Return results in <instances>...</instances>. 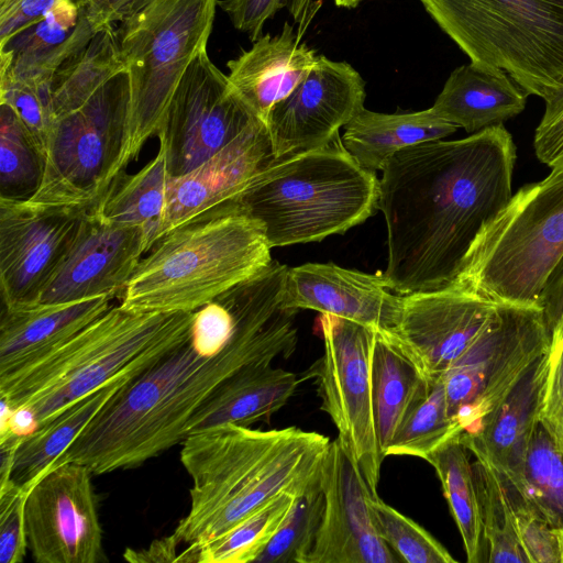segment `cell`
<instances>
[{
  "label": "cell",
  "mask_w": 563,
  "mask_h": 563,
  "mask_svg": "<svg viewBox=\"0 0 563 563\" xmlns=\"http://www.w3.org/2000/svg\"><path fill=\"white\" fill-rule=\"evenodd\" d=\"M365 81L345 62L318 55L313 68L274 104L267 128L275 159L328 146L365 107Z\"/></svg>",
  "instance_id": "obj_17"
},
{
  "label": "cell",
  "mask_w": 563,
  "mask_h": 563,
  "mask_svg": "<svg viewBox=\"0 0 563 563\" xmlns=\"http://www.w3.org/2000/svg\"><path fill=\"white\" fill-rule=\"evenodd\" d=\"M459 128L430 108L416 112L380 113L363 109L345 126L342 144L364 168L383 170L387 162L409 146L443 140Z\"/></svg>",
  "instance_id": "obj_28"
},
{
  "label": "cell",
  "mask_w": 563,
  "mask_h": 563,
  "mask_svg": "<svg viewBox=\"0 0 563 563\" xmlns=\"http://www.w3.org/2000/svg\"><path fill=\"white\" fill-rule=\"evenodd\" d=\"M320 325L323 354L302 378L314 379L320 408L335 426L336 439L371 492L377 495L386 456L377 434L372 394L376 331L328 313H321Z\"/></svg>",
  "instance_id": "obj_11"
},
{
  "label": "cell",
  "mask_w": 563,
  "mask_h": 563,
  "mask_svg": "<svg viewBox=\"0 0 563 563\" xmlns=\"http://www.w3.org/2000/svg\"><path fill=\"white\" fill-rule=\"evenodd\" d=\"M317 56L300 43V33L286 21L280 33L261 35L250 49L230 59L228 79L265 123L274 104L287 97L313 68Z\"/></svg>",
  "instance_id": "obj_23"
},
{
  "label": "cell",
  "mask_w": 563,
  "mask_h": 563,
  "mask_svg": "<svg viewBox=\"0 0 563 563\" xmlns=\"http://www.w3.org/2000/svg\"><path fill=\"white\" fill-rule=\"evenodd\" d=\"M501 302L446 287L402 296L396 325L380 331L429 380L442 378Z\"/></svg>",
  "instance_id": "obj_16"
},
{
  "label": "cell",
  "mask_w": 563,
  "mask_h": 563,
  "mask_svg": "<svg viewBox=\"0 0 563 563\" xmlns=\"http://www.w3.org/2000/svg\"><path fill=\"white\" fill-rule=\"evenodd\" d=\"M288 0H219L218 5L232 25L255 42L263 35L265 22L287 7Z\"/></svg>",
  "instance_id": "obj_45"
},
{
  "label": "cell",
  "mask_w": 563,
  "mask_h": 563,
  "mask_svg": "<svg viewBox=\"0 0 563 563\" xmlns=\"http://www.w3.org/2000/svg\"><path fill=\"white\" fill-rule=\"evenodd\" d=\"M33 486L11 479L0 485V562L21 563L26 554L25 501Z\"/></svg>",
  "instance_id": "obj_43"
},
{
  "label": "cell",
  "mask_w": 563,
  "mask_h": 563,
  "mask_svg": "<svg viewBox=\"0 0 563 563\" xmlns=\"http://www.w3.org/2000/svg\"><path fill=\"white\" fill-rule=\"evenodd\" d=\"M147 252L143 230L89 210L37 302L56 303L123 292Z\"/></svg>",
  "instance_id": "obj_19"
},
{
  "label": "cell",
  "mask_w": 563,
  "mask_h": 563,
  "mask_svg": "<svg viewBox=\"0 0 563 563\" xmlns=\"http://www.w3.org/2000/svg\"><path fill=\"white\" fill-rule=\"evenodd\" d=\"M530 563H563L560 531L551 528L521 489L497 470Z\"/></svg>",
  "instance_id": "obj_41"
},
{
  "label": "cell",
  "mask_w": 563,
  "mask_h": 563,
  "mask_svg": "<svg viewBox=\"0 0 563 563\" xmlns=\"http://www.w3.org/2000/svg\"><path fill=\"white\" fill-rule=\"evenodd\" d=\"M528 96L504 70L471 62L450 74L430 109L473 134L521 113Z\"/></svg>",
  "instance_id": "obj_25"
},
{
  "label": "cell",
  "mask_w": 563,
  "mask_h": 563,
  "mask_svg": "<svg viewBox=\"0 0 563 563\" xmlns=\"http://www.w3.org/2000/svg\"><path fill=\"white\" fill-rule=\"evenodd\" d=\"M297 310L285 309L263 329L207 356L190 341L176 346L122 387L54 462H75L92 474L137 466L186 438L196 410L229 377L295 352Z\"/></svg>",
  "instance_id": "obj_2"
},
{
  "label": "cell",
  "mask_w": 563,
  "mask_h": 563,
  "mask_svg": "<svg viewBox=\"0 0 563 563\" xmlns=\"http://www.w3.org/2000/svg\"><path fill=\"white\" fill-rule=\"evenodd\" d=\"M274 159L267 128L263 121H257L192 170L169 175L158 239L234 200Z\"/></svg>",
  "instance_id": "obj_20"
},
{
  "label": "cell",
  "mask_w": 563,
  "mask_h": 563,
  "mask_svg": "<svg viewBox=\"0 0 563 563\" xmlns=\"http://www.w3.org/2000/svg\"><path fill=\"white\" fill-rule=\"evenodd\" d=\"M330 439L297 427L261 430L221 424L187 435L180 461L190 505L173 534L187 548L176 562L227 532L280 493L299 494L320 473Z\"/></svg>",
  "instance_id": "obj_3"
},
{
  "label": "cell",
  "mask_w": 563,
  "mask_h": 563,
  "mask_svg": "<svg viewBox=\"0 0 563 563\" xmlns=\"http://www.w3.org/2000/svg\"><path fill=\"white\" fill-rule=\"evenodd\" d=\"M87 212L0 197V290L3 307L37 302Z\"/></svg>",
  "instance_id": "obj_15"
},
{
  "label": "cell",
  "mask_w": 563,
  "mask_h": 563,
  "mask_svg": "<svg viewBox=\"0 0 563 563\" xmlns=\"http://www.w3.org/2000/svg\"><path fill=\"white\" fill-rule=\"evenodd\" d=\"M461 433L449 412L443 379H428L384 453L385 456L409 455L424 460Z\"/></svg>",
  "instance_id": "obj_33"
},
{
  "label": "cell",
  "mask_w": 563,
  "mask_h": 563,
  "mask_svg": "<svg viewBox=\"0 0 563 563\" xmlns=\"http://www.w3.org/2000/svg\"><path fill=\"white\" fill-rule=\"evenodd\" d=\"M218 0H134L114 24L130 104L121 168L157 136L184 74L207 48Z\"/></svg>",
  "instance_id": "obj_8"
},
{
  "label": "cell",
  "mask_w": 563,
  "mask_h": 563,
  "mask_svg": "<svg viewBox=\"0 0 563 563\" xmlns=\"http://www.w3.org/2000/svg\"><path fill=\"white\" fill-rule=\"evenodd\" d=\"M91 474L79 463L52 464L30 489L25 531L35 562L106 561Z\"/></svg>",
  "instance_id": "obj_14"
},
{
  "label": "cell",
  "mask_w": 563,
  "mask_h": 563,
  "mask_svg": "<svg viewBox=\"0 0 563 563\" xmlns=\"http://www.w3.org/2000/svg\"><path fill=\"white\" fill-rule=\"evenodd\" d=\"M53 80H31L0 75V104H7L32 134L43 154L52 125Z\"/></svg>",
  "instance_id": "obj_40"
},
{
  "label": "cell",
  "mask_w": 563,
  "mask_h": 563,
  "mask_svg": "<svg viewBox=\"0 0 563 563\" xmlns=\"http://www.w3.org/2000/svg\"><path fill=\"white\" fill-rule=\"evenodd\" d=\"M320 483L322 519L305 563H395L399 559L382 539L369 498L374 495L338 439L324 454Z\"/></svg>",
  "instance_id": "obj_18"
},
{
  "label": "cell",
  "mask_w": 563,
  "mask_h": 563,
  "mask_svg": "<svg viewBox=\"0 0 563 563\" xmlns=\"http://www.w3.org/2000/svg\"><path fill=\"white\" fill-rule=\"evenodd\" d=\"M550 344L539 306L499 303L496 313L442 377L450 416L471 432Z\"/></svg>",
  "instance_id": "obj_12"
},
{
  "label": "cell",
  "mask_w": 563,
  "mask_h": 563,
  "mask_svg": "<svg viewBox=\"0 0 563 563\" xmlns=\"http://www.w3.org/2000/svg\"><path fill=\"white\" fill-rule=\"evenodd\" d=\"M111 297L75 301L36 302L3 308L0 321V371L77 333L104 313Z\"/></svg>",
  "instance_id": "obj_27"
},
{
  "label": "cell",
  "mask_w": 563,
  "mask_h": 563,
  "mask_svg": "<svg viewBox=\"0 0 563 563\" xmlns=\"http://www.w3.org/2000/svg\"><path fill=\"white\" fill-rule=\"evenodd\" d=\"M472 463L478 496L483 539L489 563H530L516 528L509 500L492 464L474 455Z\"/></svg>",
  "instance_id": "obj_35"
},
{
  "label": "cell",
  "mask_w": 563,
  "mask_h": 563,
  "mask_svg": "<svg viewBox=\"0 0 563 563\" xmlns=\"http://www.w3.org/2000/svg\"><path fill=\"white\" fill-rule=\"evenodd\" d=\"M471 62L544 101L563 88V0H419Z\"/></svg>",
  "instance_id": "obj_9"
},
{
  "label": "cell",
  "mask_w": 563,
  "mask_h": 563,
  "mask_svg": "<svg viewBox=\"0 0 563 563\" xmlns=\"http://www.w3.org/2000/svg\"><path fill=\"white\" fill-rule=\"evenodd\" d=\"M192 314L111 306L68 339L0 371L1 402L27 410L38 429L113 377L187 341Z\"/></svg>",
  "instance_id": "obj_4"
},
{
  "label": "cell",
  "mask_w": 563,
  "mask_h": 563,
  "mask_svg": "<svg viewBox=\"0 0 563 563\" xmlns=\"http://www.w3.org/2000/svg\"><path fill=\"white\" fill-rule=\"evenodd\" d=\"M96 33L80 0H56L40 20L0 44V75L53 80Z\"/></svg>",
  "instance_id": "obj_24"
},
{
  "label": "cell",
  "mask_w": 563,
  "mask_h": 563,
  "mask_svg": "<svg viewBox=\"0 0 563 563\" xmlns=\"http://www.w3.org/2000/svg\"><path fill=\"white\" fill-rule=\"evenodd\" d=\"M169 173L164 148L133 175L124 174L95 208L108 220L143 230L147 252L157 242Z\"/></svg>",
  "instance_id": "obj_31"
},
{
  "label": "cell",
  "mask_w": 563,
  "mask_h": 563,
  "mask_svg": "<svg viewBox=\"0 0 563 563\" xmlns=\"http://www.w3.org/2000/svg\"><path fill=\"white\" fill-rule=\"evenodd\" d=\"M44 157L30 131L0 104V197L29 199L40 186Z\"/></svg>",
  "instance_id": "obj_36"
},
{
  "label": "cell",
  "mask_w": 563,
  "mask_h": 563,
  "mask_svg": "<svg viewBox=\"0 0 563 563\" xmlns=\"http://www.w3.org/2000/svg\"><path fill=\"white\" fill-rule=\"evenodd\" d=\"M260 120L210 59L200 51L178 84L159 131L170 176L186 174Z\"/></svg>",
  "instance_id": "obj_13"
},
{
  "label": "cell",
  "mask_w": 563,
  "mask_h": 563,
  "mask_svg": "<svg viewBox=\"0 0 563 563\" xmlns=\"http://www.w3.org/2000/svg\"><path fill=\"white\" fill-rule=\"evenodd\" d=\"M311 7L312 0H288L286 8L294 18L295 22L300 24L307 20Z\"/></svg>",
  "instance_id": "obj_50"
},
{
  "label": "cell",
  "mask_w": 563,
  "mask_h": 563,
  "mask_svg": "<svg viewBox=\"0 0 563 563\" xmlns=\"http://www.w3.org/2000/svg\"><path fill=\"white\" fill-rule=\"evenodd\" d=\"M467 448L455 437L424 459L435 470L460 531L468 563L483 561V527L473 465Z\"/></svg>",
  "instance_id": "obj_32"
},
{
  "label": "cell",
  "mask_w": 563,
  "mask_h": 563,
  "mask_svg": "<svg viewBox=\"0 0 563 563\" xmlns=\"http://www.w3.org/2000/svg\"><path fill=\"white\" fill-rule=\"evenodd\" d=\"M130 104L128 68L99 86L78 107L55 118L42 179L27 200L34 205L89 211L125 172Z\"/></svg>",
  "instance_id": "obj_10"
},
{
  "label": "cell",
  "mask_w": 563,
  "mask_h": 563,
  "mask_svg": "<svg viewBox=\"0 0 563 563\" xmlns=\"http://www.w3.org/2000/svg\"><path fill=\"white\" fill-rule=\"evenodd\" d=\"M402 296L380 275L333 263H306L288 268L282 307L311 309L386 331L398 322Z\"/></svg>",
  "instance_id": "obj_21"
},
{
  "label": "cell",
  "mask_w": 563,
  "mask_h": 563,
  "mask_svg": "<svg viewBox=\"0 0 563 563\" xmlns=\"http://www.w3.org/2000/svg\"><path fill=\"white\" fill-rule=\"evenodd\" d=\"M545 324L550 331L563 313V257L549 276L539 299Z\"/></svg>",
  "instance_id": "obj_47"
},
{
  "label": "cell",
  "mask_w": 563,
  "mask_h": 563,
  "mask_svg": "<svg viewBox=\"0 0 563 563\" xmlns=\"http://www.w3.org/2000/svg\"><path fill=\"white\" fill-rule=\"evenodd\" d=\"M180 543L172 533L168 537L155 540L145 549H126L123 556L130 562H176L177 548Z\"/></svg>",
  "instance_id": "obj_49"
},
{
  "label": "cell",
  "mask_w": 563,
  "mask_h": 563,
  "mask_svg": "<svg viewBox=\"0 0 563 563\" xmlns=\"http://www.w3.org/2000/svg\"><path fill=\"white\" fill-rule=\"evenodd\" d=\"M563 257V166L522 186L470 247L450 287L495 302L539 306Z\"/></svg>",
  "instance_id": "obj_7"
},
{
  "label": "cell",
  "mask_w": 563,
  "mask_h": 563,
  "mask_svg": "<svg viewBox=\"0 0 563 563\" xmlns=\"http://www.w3.org/2000/svg\"><path fill=\"white\" fill-rule=\"evenodd\" d=\"M548 350L526 369L500 404L460 440L523 493L529 445L540 423Z\"/></svg>",
  "instance_id": "obj_22"
},
{
  "label": "cell",
  "mask_w": 563,
  "mask_h": 563,
  "mask_svg": "<svg viewBox=\"0 0 563 563\" xmlns=\"http://www.w3.org/2000/svg\"><path fill=\"white\" fill-rule=\"evenodd\" d=\"M302 379L273 363L246 366L225 379L196 410L186 437L221 424L250 427L268 421L289 401Z\"/></svg>",
  "instance_id": "obj_26"
},
{
  "label": "cell",
  "mask_w": 563,
  "mask_h": 563,
  "mask_svg": "<svg viewBox=\"0 0 563 563\" xmlns=\"http://www.w3.org/2000/svg\"><path fill=\"white\" fill-rule=\"evenodd\" d=\"M379 180L339 136L322 148L274 159L231 202L257 221L269 246L343 234L378 209Z\"/></svg>",
  "instance_id": "obj_6"
},
{
  "label": "cell",
  "mask_w": 563,
  "mask_h": 563,
  "mask_svg": "<svg viewBox=\"0 0 563 563\" xmlns=\"http://www.w3.org/2000/svg\"><path fill=\"white\" fill-rule=\"evenodd\" d=\"M134 0H81L87 19L98 32L119 22Z\"/></svg>",
  "instance_id": "obj_48"
},
{
  "label": "cell",
  "mask_w": 563,
  "mask_h": 563,
  "mask_svg": "<svg viewBox=\"0 0 563 563\" xmlns=\"http://www.w3.org/2000/svg\"><path fill=\"white\" fill-rule=\"evenodd\" d=\"M545 102L536 129L533 147L538 159L550 168L563 166V88Z\"/></svg>",
  "instance_id": "obj_44"
},
{
  "label": "cell",
  "mask_w": 563,
  "mask_h": 563,
  "mask_svg": "<svg viewBox=\"0 0 563 563\" xmlns=\"http://www.w3.org/2000/svg\"><path fill=\"white\" fill-rule=\"evenodd\" d=\"M516 145L504 124L404 148L383 168L388 287L405 296L450 287L484 225L512 196Z\"/></svg>",
  "instance_id": "obj_1"
},
{
  "label": "cell",
  "mask_w": 563,
  "mask_h": 563,
  "mask_svg": "<svg viewBox=\"0 0 563 563\" xmlns=\"http://www.w3.org/2000/svg\"><path fill=\"white\" fill-rule=\"evenodd\" d=\"M323 507L324 496L319 473V475L296 496L286 519L257 558L256 562L305 563L318 532Z\"/></svg>",
  "instance_id": "obj_38"
},
{
  "label": "cell",
  "mask_w": 563,
  "mask_h": 563,
  "mask_svg": "<svg viewBox=\"0 0 563 563\" xmlns=\"http://www.w3.org/2000/svg\"><path fill=\"white\" fill-rule=\"evenodd\" d=\"M271 251L261 224L227 203L158 239L120 305L139 312H194L267 266Z\"/></svg>",
  "instance_id": "obj_5"
},
{
  "label": "cell",
  "mask_w": 563,
  "mask_h": 563,
  "mask_svg": "<svg viewBox=\"0 0 563 563\" xmlns=\"http://www.w3.org/2000/svg\"><path fill=\"white\" fill-rule=\"evenodd\" d=\"M540 423L563 453V313L550 329Z\"/></svg>",
  "instance_id": "obj_42"
},
{
  "label": "cell",
  "mask_w": 563,
  "mask_h": 563,
  "mask_svg": "<svg viewBox=\"0 0 563 563\" xmlns=\"http://www.w3.org/2000/svg\"><path fill=\"white\" fill-rule=\"evenodd\" d=\"M369 506L382 539L407 563H454L450 552L424 528L378 496L369 498Z\"/></svg>",
  "instance_id": "obj_39"
},
{
  "label": "cell",
  "mask_w": 563,
  "mask_h": 563,
  "mask_svg": "<svg viewBox=\"0 0 563 563\" xmlns=\"http://www.w3.org/2000/svg\"><path fill=\"white\" fill-rule=\"evenodd\" d=\"M371 378L377 434L385 452L428 379L380 331H376Z\"/></svg>",
  "instance_id": "obj_30"
},
{
  "label": "cell",
  "mask_w": 563,
  "mask_h": 563,
  "mask_svg": "<svg viewBox=\"0 0 563 563\" xmlns=\"http://www.w3.org/2000/svg\"><path fill=\"white\" fill-rule=\"evenodd\" d=\"M333 1H334L335 5H338V7L353 9L356 5H358L363 0H333Z\"/></svg>",
  "instance_id": "obj_51"
},
{
  "label": "cell",
  "mask_w": 563,
  "mask_h": 563,
  "mask_svg": "<svg viewBox=\"0 0 563 563\" xmlns=\"http://www.w3.org/2000/svg\"><path fill=\"white\" fill-rule=\"evenodd\" d=\"M298 494L284 492L195 551L196 563L256 562L277 532Z\"/></svg>",
  "instance_id": "obj_34"
},
{
  "label": "cell",
  "mask_w": 563,
  "mask_h": 563,
  "mask_svg": "<svg viewBox=\"0 0 563 563\" xmlns=\"http://www.w3.org/2000/svg\"><path fill=\"white\" fill-rule=\"evenodd\" d=\"M151 365L135 367L113 377L65 408L33 433L23 437L15 451L10 479L20 486H33L100 409Z\"/></svg>",
  "instance_id": "obj_29"
},
{
  "label": "cell",
  "mask_w": 563,
  "mask_h": 563,
  "mask_svg": "<svg viewBox=\"0 0 563 563\" xmlns=\"http://www.w3.org/2000/svg\"><path fill=\"white\" fill-rule=\"evenodd\" d=\"M523 494L551 528L563 529V453L541 423L529 445Z\"/></svg>",
  "instance_id": "obj_37"
},
{
  "label": "cell",
  "mask_w": 563,
  "mask_h": 563,
  "mask_svg": "<svg viewBox=\"0 0 563 563\" xmlns=\"http://www.w3.org/2000/svg\"><path fill=\"white\" fill-rule=\"evenodd\" d=\"M560 531V536H561V541H562V545H563V529L559 530Z\"/></svg>",
  "instance_id": "obj_52"
},
{
  "label": "cell",
  "mask_w": 563,
  "mask_h": 563,
  "mask_svg": "<svg viewBox=\"0 0 563 563\" xmlns=\"http://www.w3.org/2000/svg\"><path fill=\"white\" fill-rule=\"evenodd\" d=\"M55 1L0 0V44L40 20Z\"/></svg>",
  "instance_id": "obj_46"
}]
</instances>
